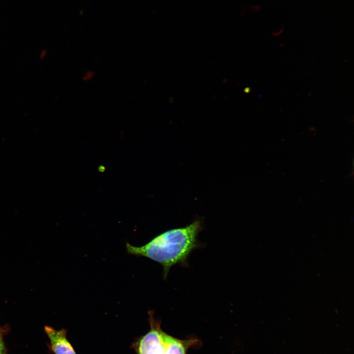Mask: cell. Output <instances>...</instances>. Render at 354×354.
Here are the masks:
<instances>
[{
  "label": "cell",
  "mask_w": 354,
  "mask_h": 354,
  "mask_svg": "<svg viewBox=\"0 0 354 354\" xmlns=\"http://www.w3.org/2000/svg\"><path fill=\"white\" fill-rule=\"evenodd\" d=\"M95 76V72L92 70H87L85 71L82 77V80L84 82L91 81Z\"/></svg>",
  "instance_id": "4"
},
{
  "label": "cell",
  "mask_w": 354,
  "mask_h": 354,
  "mask_svg": "<svg viewBox=\"0 0 354 354\" xmlns=\"http://www.w3.org/2000/svg\"><path fill=\"white\" fill-rule=\"evenodd\" d=\"M0 354H6V350L1 333H0Z\"/></svg>",
  "instance_id": "5"
},
{
  "label": "cell",
  "mask_w": 354,
  "mask_h": 354,
  "mask_svg": "<svg viewBox=\"0 0 354 354\" xmlns=\"http://www.w3.org/2000/svg\"><path fill=\"white\" fill-rule=\"evenodd\" d=\"M250 91V88H246L244 89V92H245L248 93V92H249Z\"/></svg>",
  "instance_id": "8"
},
{
  "label": "cell",
  "mask_w": 354,
  "mask_h": 354,
  "mask_svg": "<svg viewBox=\"0 0 354 354\" xmlns=\"http://www.w3.org/2000/svg\"><path fill=\"white\" fill-rule=\"evenodd\" d=\"M202 228L201 221L195 220L184 227L166 231L141 246L126 242V250L129 254L145 257L160 264L166 279L173 266H188L190 254L201 246L197 237Z\"/></svg>",
  "instance_id": "1"
},
{
  "label": "cell",
  "mask_w": 354,
  "mask_h": 354,
  "mask_svg": "<svg viewBox=\"0 0 354 354\" xmlns=\"http://www.w3.org/2000/svg\"><path fill=\"white\" fill-rule=\"evenodd\" d=\"M45 331L49 339L50 348L55 354H76L66 337V330H56L45 326Z\"/></svg>",
  "instance_id": "3"
},
{
  "label": "cell",
  "mask_w": 354,
  "mask_h": 354,
  "mask_svg": "<svg viewBox=\"0 0 354 354\" xmlns=\"http://www.w3.org/2000/svg\"><path fill=\"white\" fill-rule=\"evenodd\" d=\"M150 330L136 343L137 354H187L189 348L197 342L196 339L181 340L165 332L161 323L153 316V311L148 312Z\"/></svg>",
  "instance_id": "2"
},
{
  "label": "cell",
  "mask_w": 354,
  "mask_h": 354,
  "mask_svg": "<svg viewBox=\"0 0 354 354\" xmlns=\"http://www.w3.org/2000/svg\"><path fill=\"white\" fill-rule=\"evenodd\" d=\"M261 8V7L260 5L258 4L251 5L250 7V11L253 12H256L259 11Z\"/></svg>",
  "instance_id": "6"
},
{
  "label": "cell",
  "mask_w": 354,
  "mask_h": 354,
  "mask_svg": "<svg viewBox=\"0 0 354 354\" xmlns=\"http://www.w3.org/2000/svg\"><path fill=\"white\" fill-rule=\"evenodd\" d=\"M283 30H284V27H283H283H282L281 30L278 31V32H272V34L274 36L278 35L283 31Z\"/></svg>",
  "instance_id": "7"
}]
</instances>
